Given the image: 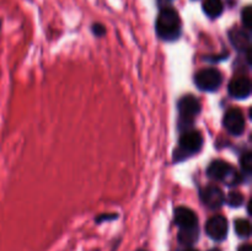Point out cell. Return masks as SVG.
<instances>
[{
  "instance_id": "1",
  "label": "cell",
  "mask_w": 252,
  "mask_h": 251,
  "mask_svg": "<svg viewBox=\"0 0 252 251\" xmlns=\"http://www.w3.org/2000/svg\"><path fill=\"white\" fill-rule=\"evenodd\" d=\"M157 32L160 38L165 41H174L181 34V20L179 14L172 7H164L157 20Z\"/></svg>"
},
{
  "instance_id": "2",
  "label": "cell",
  "mask_w": 252,
  "mask_h": 251,
  "mask_svg": "<svg viewBox=\"0 0 252 251\" xmlns=\"http://www.w3.org/2000/svg\"><path fill=\"white\" fill-rule=\"evenodd\" d=\"M203 138L201 133L196 129H187L182 133L179 140V148L175 152V161H181L187 157L196 154L202 149Z\"/></svg>"
},
{
  "instance_id": "3",
  "label": "cell",
  "mask_w": 252,
  "mask_h": 251,
  "mask_svg": "<svg viewBox=\"0 0 252 251\" xmlns=\"http://www.w3.org/2000/svg\"><path fill=\"white\" fill-rule=\"evenodd\" d=\"M207 175L209 179L216 181L224 182L228 186H235L241 181V176L231 165L223 160H214L209 164L207 169Z\"/></svg>"
},
{
  "instance_id": "4",
  "label": "cell",
  "mask_w": 252,
  "mask_h": 251,
  "mask_svg": "<svg viewBox=\"0 0 252 251\" xmlns=\"http://www.w3.org/2000/svg\"><path fill=\"white\" fill-rule=\"evenodd\" d=\"M201 111V103L193 95H186L179 101L180 126L185 127V130L191 129L189 125L194 122V118Z\"/></svg>"
},
{
  "instance_id": "5",
  "label": "cell",
  "mask_w": 252,
  "mask_h": 251,
  "mask_svg": "<svg viewBox=\"0 0 252 251\" xmlns=\"http://www.w3.org/2000/svg\"><path fill=\"white\" fill-rule=\"evenodd\" d=\"M223 81V75L216 68H206L199 70L194 76V83L199 90L216 91Z\"/></svg>"
},
{
  "instance_id": "6",
  "label": "cell",
  "mask_w": 252,
  "mask_h": 251,
  "mask_svg": "<svg viewBox=\"0 0 252 251\" xmlns=\"http://www.w3.org/2000/svg\"><path fill=\"white\" fill-rule=\"evenodd\" d=\"M223 125L231 135L239 137L245 130V117L239 108H230L224 115Z\"/></svg>"
},
{
  "instance_id": "7",
  "label": "cell",
  "mask_w": 252,
  "mask_h": 251,
  "mask_svg": "<svg viewBox=\"0 0 252 251\" xmlns=\"http://www.w3.org/2000/svg\"><path fill=\"white\" fill-rule=\"evenodd\" d=\"M229 225L228 220L225 217L223 216H214L207 221L206 224V231L208 236L213 240L221 241L226 238L228 235Z\"/></svg>"
},
{
  "instance_id": "8",
  "label": "cell",
  "mask_w": 252,
  "mask_h": 251,
  "mask_svg": "<svg viewBox=\"0 0 252 251\" xmlns=\"http://www.w3.org/2000/svg\"><path fill=\"white\" fill-rule=\"evenodd\" d=\"M201 199L211 209H218L225 202V196L218 186L209 185L201 191Z\"/></svg>"
},
{
  "instance_id": "9",
  "label": "cell",
  "mask_w": 252,
  "mask_h": 251,
  "mask_svg": "<svg viewBox=\"0 0 252 251\" xmlns=\"http://www.w3.org/2000/svg\"><path fill=\"white\" fill-rule=\"evenodd\" d=\"M229 95L235 98H248L251 94V80L248 76H238L229 83Z\"/></svg>"
},
{
  "instance_id": "10",
  "label": "cell",
  "mask_w": 252,
  "mask_h": 251,
  "mask_svg": "<svg viewBox=\"0 0 252 251\" xmlns=\"http://www.w3.org/2000/svg\"><path fill=\"white\" fill-rule=\"evenodd\" d=\"M175 223L180 229L198 226V218L192 209L187 207H177L175 209Z\"/></svg>"
},
{
  "instance_id": "11",
  "label": "cell",
  "mask_w": 252,
  "mask_h": 251,
  "mask_svg": "<svg viewBox=\"0 0 252 251\" xmlns=\"http://www.w3.org/2000/svg\"><path fill=\"white\" fill-rule=\"evenodd\" d=\"M229 39H230L231 44L236 49H239V51H248V49H250L251 38L250 33H249L246 29H238V27L233 29L229 32Z\"/></svg>"
},
{
  "instance_id": "12",
  "label": "cell",
  "mask_w": 252,
  "mask_h": 251,
  "mask_svg": "<svg viewBox=\"0 0 252 251\" xmlns=\"http://www.w3.org/2000/svg\"><path fill=\"white\" fill-rule=\"evenodd\" d=\"M198 236H199L198 226L180 229L179 241H180V244H182V245L191 246V245H193L197 240H198Z\"/></svg>"
},
{
  "instance_id": "13",
  "label": "cell",
  "mask_w": 252,
  "mask_h": 251,
  "mask_svg": "<svg viewBox=\"0 0 252 251\" xmlns=\"http://www.w3.org/2000/svg\"><path fill=\"white\" fill-rule=\"evenodd\" d=\"M223 9L224 5L221 0H204L203 2V10L206 15L209 17H213V19L220 16Z\"/></svg>"
},
{
  "instance_id": "14",
  "label": "cell",
  "mask_w": 252,
  "mask_h": 251,
  "mask_svg": "<svg viewBox=\"0 0 252 251\" xmlns=\"http://www.w3.org/2000/svg\"><path fill=\"white\" fill-rule=\"evenodd\" d=\"M235 231L240 238H249L251 234V224L248 219L235 220Z\"/></svg>"
},
{
  "instance_id": "15",
  "label": "cell",
  "mask_w": 252,
  "mask_h": 251,
  "mask_svg": "<svg viewBox=\"0 0 252 251\" xmlns=\"http://www.w3.org/2000/svg\"><path fill=\"white\" fill-rule=\"evenodd\" d=\"M240 166L244 174L250 176L252 172V153L251 152H245L243 155H241Z\"/></svg>"
},
{
  "instance_id": "16",
  "label": "cell",
  "mask_w": 252,
  "mask_h": 251,
  "mask_svg": "<svg viewBox=\"0 0 252 251\" xmlns=\"http://www.w3.org/2000/svg\"><path fill=\"white\" fill-rule=\"evenodd\" d=\"M226 203L230 207H234V208H238L241 204L244 203V196L238 191H231L230 193L228 194V197L225 198Z\"/></svg>"
},
{
  "instance_id": "17",
  "label": "cell",
  "mask_w": 252,
  "mask_h": 251,
  "mask_svg": "<svg viewBox=\"0 0 252 251\" xmlns=\"http://www.w3.org/2000/svg\"><path fill=\"white\" fill-rule=\"evenodd\" d=\"M241 20H243V25L248 31L252 29V10L251 6H246L241 12Z\"/></svg>"
},
{
  "instance_id": "18",
  "label": "cell",
  "mask_w": 252,
  "mask_h": 251,
  "mask_svg": "<svg viewBox=\"0 0 252 251\" xmlns=\"http://www.w3.org/2000/svg\"><path fill=\"white\" fill-rule=\"evenodd\" d=\"M93 32H94V34H95V36L101 37V36H103V34L106 33V29H105V26H103V25L95 24V25H93Z\"/></svg>"
},
{
  "instance_id": "19",
  "label": "cell",
  "mask_w": 252,
  "mask_h": 251,
  "mask_svg": "<svg viewBox=\"0 0 252 251\" xmlns=\"http://www.w3.org/2000/svg\"><path fill=\"white\" fill-rule=\"evenodd\" d=\"M238 251H252V248L251 245H249V244H245V245L240 246Z\"/></svg>"
},
{
  "instance_id": "20",
  "label": "cell",
  "mask_w": 252,
  "mask_h": 251,
  "mask_svg": "<svg viewBox=\"0 0 252 251\" xmlns=\"http://www.w3.org/2000/svg\"><path fill=\"white\" fill-rule=\"evenodd\" d=\"M185 251H198V250H196V249H186Z\"/></svg>"
},
{
  "instance_id": "21",
  "label": "cell",
  "mask_w": 252,
  "mask_h": 251,
  "mask_svg": "<svg viewBox=\"0 0 252 251\" xmlns=\"http://www.w3.org/2000/svg\"><path fill=\"white\" fill-rule=\"evenodd\" d=\"M209 251H220V250H219V249H211Z\"/></svg>"
},
{
  "instance_id": "22",
  "label": "cell",
  "mask_w": 252,
  "mask_h": 251,
  "mask_svg": "<svg viewBox=\"0 0 252 251\" xmlns=\"http://www.w3.org/2000/svg\"><path fill=\"white\" fill-rule=\"evenodd\" d=\"M138 251H147V250H144V249H140V250H138Z\"/></svg>"
}]
</instances>
